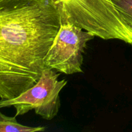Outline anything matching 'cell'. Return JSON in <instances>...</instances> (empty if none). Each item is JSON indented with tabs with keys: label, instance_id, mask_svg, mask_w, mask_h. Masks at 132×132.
I'll use <instances>...</instances> for the list:
<instances>
[{
	"label": "cell",
	"instance_id": "5b68a950",
	"mask_svg": "<svg viewBox=\"0 0 132 132\" xmlns=\"http://www.w3.org/2000/svg\"><path fill=\"white\" fill-rule=\"evenodd\" d=\"M44 131H45V127H31L24 126L18 122L16 116L9 117L0 112V132H35Z\"/></svg>",
	"mask_w": 132,
	"mask_h": 132
},
{
	"label": "cell",
	"instance_id": "8992f818",
	"mask_svg": "<svg viewBox=\"0 0 132 132\" xmlns=\"http://www.w3.org/2000/svg\"><path fill=\"white\" fill-rule=\"evenodd\" d=\"M115 6L132 29V0H113Z\"/></svg>",
	"mask_w": 132,
	"mask_h": 132
},
{
	"label": "cell",
	"instance_id": "277c9868",
	"mask_svg": "<svg viewBox=\"0 0 132 132\" xmlns=\"http://www.w3.org/2000/svg\"><path fill=\"white\" fill-rule=\"evenodd\" d=\"M61 12V21L81 27L83 19L85 0H57Z\"/></svg>",
	"mask_w": 132,
	"mask_h": 132
},
{
	"label": "cell",
	"instance_id": "7a4b0ae2",
	"mask_svg": "<svg viewBox=\"0 0 132 132\" xmlns=\"http://www.w3.org/2000/svg\"><path fill=\"white\" fill-rule=\"evenodd\" d=\"M59 76L52 69L45 68L39 79L29 89L16 97L0 99V108L14 107L16 117L34 110L44 119H53L61 106L59 93L67 84L65 79L59 80Z\"/></svg>",
	"mask_w": 132,
	"mask_h": 132
},
{
	"label": "cell",
	"instance_id": "3957f363",
	"mask_svg": "<svg viewBox=\"0 0 132 132\" xmlns=\"http://www.w3.org/2000/svg\"><path fill=\"white\" fill-rule=\"evenodd\" d=\"M95 37L73 23L61 21L45 58V68L67 75L82 72L83 54L88 42Z\"/></svg>",
	"mask_w": 132,
	"mask_h": 132
},
{
	"label": "cell",
	"instance_id": "6da1fadb",
	"mask_svg": "<svg viewBox=\"0 0 132 132\" xmlns=\"http://www.w3.org/2000/svg\"><path fill=\"white\" fill-rule=\"evenodd\" d=\"M61 23L57 0H0V99L37 82Z\"/></svg>",
	"mask_w": 132,
	"mask_h": 132
}]
</instances>
